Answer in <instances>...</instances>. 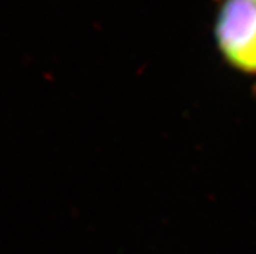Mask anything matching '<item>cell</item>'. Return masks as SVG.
<instances>
[{
    "label": "cell",
    "instance_id": "2",
    "mask_svg": "<svg viewBox=\"0 0 256 254\" xmlns=\"http://www.w3.org/2000/svg\"><path fill=\"white\" fill-rule=\"evenodd\" d=\"M255 1H256V0H255Z\"/></svg>",
    "mask_w": 256,
    "mask_h": 254
},
{
    "label": "cell",
    "instance_id": "1",
    "mask_svg": "<svg viewBox=\"0 0 256 254\" xmlns=\"http://www.w3.org/2000/svg\"><path fill=\"white\" fill-rule=\"evenodd\" d=\"M214 39L225 61L256 74L255 0H224L214 22Z\"/></svg>",
    "mask_w": 256,
    "mask_h": 254
}]
</instances>
